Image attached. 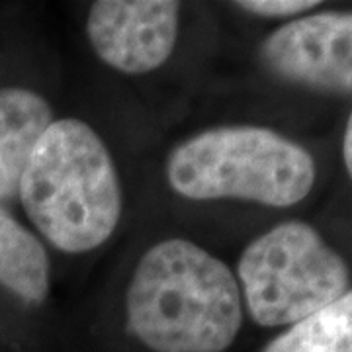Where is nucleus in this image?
<instances>
[{
	"label": "nucleus",
	"instance_id": "obj_1",
	"mask_svg": "<svg viewBox=\"0 0 352 352\" xmlns=\"http://www.w3.org/2000/svg\"><path fill=\"white\" fill-rule=\"evenodd\" d=\"M126 315L155 352H226L243 325V296L223 261L192 241L166 239L135 266Z\"/></svg>",
	"mask_w": 352,
	"mask_h": 352
},
{
	"label": "nucleus",
	"instance_id": "obj_8",
	"mask_svg": "<svg viewBox=\"0 0 352 352\" xmlns=\"http://www.w3.org/2000/svg\"><path fill=\"white\" fill-rule=\"evenodd\" d=\"M0 284L38 305L50 294V258L34 233L0 210Z\"/></svg>",
	"mask_w": 352,
	"mask_h": 352
},
{
	"label": "nucleus",
	"instance_id": "obj_10",
	"mask_svg": "<svg viewBox=\"0 0 352 352\" xmlns=\"http://www.w3.org/2000/svg\"><path fill=\"white\" fill-rule=\"evenodd\" d=\"M235 6L245 12L264 16V18H284L302 14L309 8L319 6L317 0H241Z\"/></svg>",
	"mask_w": 352,
	"mask_h": 352
},
{
	"label": "nucleus",
	"instance_id": "obj_2",
	"mask_svg": "<svg viewBox=\"0 0 352 352\" xmlns=\"http://www.w3.org/2000/svg\"><path fill=\"white\" fill-rule=\"evenodd\" d=\"M30 221L57 251L80 254L112 237L124 198L102 138L76 118L53 120L20 182Z\"/></svg>",
	"mask_w": 352,
	"mask_h": 352
},
{
	"label": "nucleus",
	"instance_id": "obj_11",
	"mask_svg": "<svg viewBox=\"0 0 352 352\" xmlns=\"http://www.w3.org/2000/svg\"><path fill=\"white\" fill-rule=\"evenodd\" d=\"M342 157H344V166L346 173L352 178V112L346 122V129H344V141H342Z\"/></svg>",
	"mask_w": 352,
	"mask_h": 352
},
{
	"label": "nucleus",
	"instance_id": "obj_6",
	"mask_svg": "<svg viewBox=\"0 0 352 352\" xmlns=\"http://www.w3.org/2000/svg\"><path fill=\"white\" fill-rule=\"evenodd\" d=\"M180 4L175 0H100L88 10L87 36L102 63L145 75L173 55Z\"/></svg>",
	"mask_w": 352,
	"mask_h": 352
},
{
	"label": "nucleus",
	"instance_id": "obj_4",
	"mask_svg": "<svg viewBox=\"0 0 352 352\" xmlns=\"http://www.w3.org/2000/svg\"><path fill=\"white\" fill-rule=\"evenodd\" d=\"M241 296L254 323L294 325L337 302L351 288V270L317 229L286 221L243 251L237 266Z\"/></svg>",
	"mask_w": 352,
	"mask_h": 352
},
{
	"label": "nucleus",
	"instance_id": "obj_7",
	"mask_svg": "<svg viewBox=\"0 0 352 352\" xmlns=\"http://www.w3.org/2000/svg\"><path fill=\"white\" fill-rule=\"evenodd\" d=\"M53 124L50 102L30 88H0V200L18 194L41 135Z\"/></svg>",
	"mask_w": 352,
	"mask_h": 352
},
{
	"label": "nucleus",
	"instance_id": "obj_9",
	"mask_svg": "<svg viewBox=\"0 0 352 352\" xmlns=\"http://www.w3.org/2000/svg\"><path fill=\"white\" fill-rule=\"evenodd\" d=\"M263 352H352V289L289 325Z\"/></svg>",
	"mask_w": 352,
	"mask_h": 352
},
{
	"label": "nucleus",
	"instance_id": "obj_3",
	"mask_svg": "<svg viewBox=\"0 0 352 352\" xmlns=\"http://www.w3.org/2000/svg\"><path fill=\"white\" fill-rule=\"evenodd\" d=\"M315 161L307 149L274 129L212 127L168 155L166 180L188 200H245L289 208L311 192Z\"/></svg>",
	"mask_w": 352,
	"mask_h": 352
},
{
	"label": "nucleus",
	"instance_id": "obj_5",
	"mask_svg": "<svg viewBox=\"0 0 352 352\" xmlns=\"http://www.w3.org/2000/svg\"><path fill=\"white\" fill-rule=\"evenodd\" d=\"M261 59L282 80L329 94H351L352 12L327 10L280 25L264 39Z\"/></svg>",
	"mask_w": 352,
	"mask_h": 352
}]
</instances>
